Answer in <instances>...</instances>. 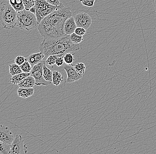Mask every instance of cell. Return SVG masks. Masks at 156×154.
Listing matches in <instances>:
<instances>
[{
    "mask_svg": "<svg viewBox=\"0 0 156 154\" xmlns=\"http://www.w3.org/2000/svg\"><path fill=\"white\" fill-rule=\"evenodd\" d=\"M94 1V2H95V0H80V2H83V1Z\"/></svg>",
    "mask_w": 156,
    "mask_h": 154,
    "instance_id": "33",
    "label": "cell"
},
{
    "mask_svg": "<svg viewBox=\"0 0 156 154\" xmlns=\"http://www.w3.org/2000/svg\"><path fill=\"white\" fill-rule=\"evenodd\" d=\"M45 61L42 60L41 62L36 64L33 67L31 71V76L34 77L37 86L48 85L51 84V82L48 81L44 79L43 77V66Z\"/></svg>",
    "mask_w": 156,
    "mask_h": 154,
    "instance_id": "6",
    "label": "cell"
},
{
    "mask_svg": "<svg viewBox=\"0 0 156 154\" xmlns=\"http://www.w3.org/2000/svg\"><path fill=\"white\" fill-rule=\"evenodd\" d=\"M64 63L68 65H73V63L75 61L73 54L71 52L66 53L63 56Z\"/></svg>",
    "mask_w": 156,
    "mask_h": 154,
    "instance_id": "22",
    "label": "cell"
},
{
    "mask_svg": "<svg viewBox=\"0 0 156 154\" xmlns=\"http://www.w3.org/2000/svg\"><path fill=\"white\" fill-rule=\"evenodd\" d=\"M46 65L45 63L43 66V77L46 81L52 82L53 72Z\"/></svg>",
    "mask_w": 156,
    "mask_h": 154,
    "instance_id": "18",
    "label": "cell"
},
{
    "mask_svg": "<svg viewBox=\"0 0 156 154\" xmlns=\"http://www.w3.org/2000/svg\"><path fill=\"white\" fill-rule=\"evenodd\" d=\"M71 41L75 44H79L83 40V36L76 34L75 33L70 35Z\"/></svg>",
    "mask_w": 156,
    "mask_h": 154,
    "instance_id": "20",
    "label": "cell"
},
{
    "mask_svg": "<svg viewBox=\"0 0 156 154\" xmlns=\"http://www.w3.org/2000/svg\"><path fill=\"white\" fill-rule=\"evenodd\" d=\"M8 1H3L1 5L0 20L2 28L10 29L17 27V12Z\"/></svg>",
    "mask_w": 156,
    "mask_h": 154,
    "instance_id": "3",
    "label": "cell"
},
{
    "mask_svg": "<svg viewBox=\"0 0 156 154\" xmlns=\"http://www.w3.org/2000/svg\"><path fill=\"white\" fill-rule=\"evenodd\" d=\"M62 55H51L49 56L46 60H45V63L46 65L50 66H53L55 64L56 59L60 56H63Z\"/></svg>",
    "mask_w": 156,
    "mask_h": 154,
    "instance_id": "21",
    "label": "cell"
},
{
    "mask_svg": "<svg viewBox=\"0 0 156 154\" xmlns=\"http://www.w3.org/2000/svg\"><path fill=\"white\" fill-rule=\"evenodd\" d=\"M35 15L39 24L41 20L56 10L57 7L51 5L46 0H36Z\"/></svg>",
    "mask_w": 156,
    "mask_h": 154,
    "instance_id": "5",
    "label": "cell"
},
{
    "mask_svg": "<svg viewBox=\"0 0 156 154\" xmlns=\"http://www.w3.org/2000/svg\"><path fill=\"white\" fill-rule=\"evenodd\" d=\"M29 11H30L31 12L35 14V13H36V8H35V6L33 7V8H32Z\"/></svg>",
    "mask_w": 156,
    "mask_h": 154,
    "instance_id": "32",
    "label": "cell"
},
{
    "mask_svg": "<svg viewBox=\"0 0 156 154\" xmlns=\"http://www.w3.org/2000/svg\"><path fill=\"white\" fill-rule=\"evenodd\" d=\"M63 81L62 75L57 71H54L52 76V84L56 86H58Z\"/></svg>",
    "mask_w": 156,
    "mask_h": 154,
    "instance_id": "17",
    "label": "cell"
},
{
    "mask_svg": "<svg viewBox=\"0 0 156 154\" xmlns=\"http://www.w3.org/2000/svg\"><path fill=\"white\" fill-rule=\"evenodd\" d=\"M63 69L66 71L67 74V79L66 83H73L75 81H79L83 78V75L80 74L75 70L73 65H68L66 64L63 67Z\"/></svg>",
    "mask_w": 156,
    "mask_h": 154,
    "instance_id": "9",
    "label": "cell"
},
{
    "mask_svg": "<svg viewBox=\"0 0 156 154\" xmlns=\"http://www.w3.org/2000/svg\"><path fill=\"white\" fill-rule=\"evenodd\" d=\"M6 1H9V0H6Z\"/></svg>",
    "mask_w": 156,
    "mask_h": 154,
    "instance_id": "34",
    "label": "cell"
},
{
    "mask_svg": "<svg viewBox=\"0 0 156 154\" xmlns=\"http://www.w3.org/2000/svg\"><path fill=\"white\" fill-rule=\"evenodd\" d=\"M21 70L23 73H30L32 71L33 67L29 61L26 60L22 65L20 66Z\"/></svg>",
    "mask_w": 156,
    "mask_h": 154,
    "instance_id": "24",
    "label": "cell"
},
{
    "mask_svg": "<svg viewBox=\"0 0 156 154\" xmlns=\"http://www.w3.org/2000/svg\"><path fill=\"white\" fill-rule=\"evenodd\" d=\"M44 58H45L44 54L42 52L40 51V52L28 56L26 57V60L29 61L32 67H33L36 64L41 62Z\"/></svg>",
    "mask_w": 156,
    "mask_h": 154,
    "instance_id": "12",
    "label": "cell"
},
{
    "mask_svg": "<svg viewBox=\"0 0 156 154\" xmlns=\"http://www.w3.org/2000/svg\"><path fill=\"white\" fill-rule=\"evenodd\" d=\"M26 58L22 56H18L15 59V62L17 65L20 66L26 61Z\"/></svg>",
    "mask_w": 156,
    "mask_h": 154,
    "instance_id": "27",
    "label": "cell"
},
{
    "mask_svg": "<svg viewBox=\"0 0 156 154\" xmlns=\"http://www.w3.org/2000/svg\"><path fill=\"white\" fill-rule=\"evenodd\" d=\"M36 81L34 77L30 76L24 79L18 84L19 88H33L36 84Z\"/></svg>",
    "mask_w": 156,
    "mask_h": 154,
    "instance_id": "13",
    "label": "cell"
},
{
    "mask_svg": "<svg viewBox=\"0 0 156 154\" xmlns=\"http://www.w3.org/2000/svg\"><path fill=\"white\" fill-rule=\"evenodd\" d=\"M77 27L74 17H71L65 21L63 26V30L66 35H70L75 33Z\"/></svg>",
    "mask_w": 156,
    "mask_h": 154,
    "instance_id": "11",
    "label": "cell"
},
{
    "mask_svg": "<svg viewBox=\"0 0 156 154\" xmlns=\"http://www.w3.org/2000/svg\"><path fill=\"white\" fill-rule=\"evenodd\" d=\"M31 75L30 73H22L19 74L12 76L10 79L11 82L13 84H18L24 79Z\"/></svg>",
    "mask_w": 156,
    "mask_h": 154,
    "instance_id": "15",
    "label": "cell"
},
{
    "mask_svg": "<svg viewBox=\"0 0 156 154\" xmlns=\"http://www.w3.org/2000/svg\"><path fill=\"white\" fill-rule=\"evenodd\" d=\"M22 1L26 10L29 11L32 8L35 6L36 0H22Z\"/></svg>",
    "mask_w": 156,
    "mask_h": 154,
    "instance_id": "26",
    "label": "cell"
},
{
    "mask_svg": "<svg viewBox=\"0 0 156 154\" xmlns=\"http://www.w3.org/2000/svg\"><path fill=\"white\" fill-rule=\"evenodd\" d=\"M75 33L76 34L83 36L86 33H87V30L82 27H77L75 30Z\"/></svg>",
    "mask_w": 156,
    "mask_h": 154,
    "instance_id": "28",
    "label": "cell"
},
{
    "mask_svg": "<svg viewBox=\"0 0 156 154\" xmlns=\"http://www.w3.org/2000/svg\"><path fill=\"white\" fill-rule=\"evenodd\" d=\"M46 1L51 5L56 7L60 5L61 4L59 0H46Z\"/></svg>",
    "mask_w": 156,
    "mask_h": 154,
    "instance_id": "29",
    "label": "cell"
},
{
    "mask_svg": "<svg viewBox=\"0 0 156 154\" xmlns=\"http://www.w3.org/2000/svg\"><path fill=\"white\" fill-rule=\"evenodd\" d=\"M39 23L35 14L26 9L17 12V27L22 30L31 31L38 27Z\"/></svg>",
    "mask_w": 156,
    "mask_h": 154,
    "instance_id": "4",
    "label": "cell"
},
{
    "mask_svg": "<svg viewBox=\"0 0 156 154\" xmlns=\"http://www.w3.org/2000/svg\"><path fill=\"white\" fill-rule=\"evenodd\" d=\"M1 144V151L0 153L1 154H9L11 149L10 144H5L3 142H0Z\"/></svg>",
    "mask_w": 156,
    "mask_h": 154,
    "instance_id": "23",
    "label": "cell"
},
{
    "mask_svg": "<svg viewBox=\"0 0 156 154\" xmlns=\"http://www.w3.org/2000/svg\"><path fill=\"white\" fill-rule=\"evenodd\" d=\"M0 135L1 142L11 145L15 139L14 134L8 127L1 125L0 127Z\"/></svg>",
    "mask_w": 156,
    "mask_h": 154,
    "instance_id": "10",
    "label": "cell"
},
{
    "mask_svg": "<svg viewBox=\"0 0 156 154\" xmlns=\"http://www.w3.org/2000/svg\"><path fill=\"white\" fill-rule=\"evenodd\" d=\"M72 12L69 8L63 4L57 7L56 10L44 18L39 23L38 30L44 38H58L66 35L63 30L65 21L72 17Z\"/></svg>",
    "mask_w": 156,
    "mask_h": 154,
    "instance_id": "1",
    "label": "cell"
},
{
    "mask_svg": "<svg viewBox=\"0 0 156 154\" xmlns=\"http://www.w3.org/2000/svg\"><path fill=\"white\" fill-rule=\"evenodd\" d=\"M9 67L10 74L12 76L23 73V71L21 70L20 66L17 65L16 63L10 65Z\"/></svg>",
    "mask_w": 156,
    "mask_h": 154,
    "instance_id": "19",
    "label": "cell"
},
{
    "mask_svg": "<svg viewBox=\"0 0 156 154\" xmlns=\"http://www.w3.org/2000/svg\"><path fill=\"white\" fill-rule=\"evenodd\" d=\"M9 2L17 12L25 9L22 0H9Z\"/></svg>",
    "mask_w": 156,
    "mask_h": 154,
    "instance_id": "16",
    "label": "cell"
},
{
    "mask_svg": "<svg viewBox=\"0 0 156 154\" xmlns=\"http://www.w3.org/2000/svg\"><path fill=\"white\" fill-rule=\"evenodd\" d=\"M80 48L79 44H75L71 41L70 35L44 38L39 45V50L43 52L46 58L51 55H64L68 52L77 51Z\"/></svg>",
    "mask_w": 156,
    "mask_h": 154,
    "instance_id": "2",
    "label": "cell"
},
{
    "mask_svg": "<svg viewBox=\"0 0 156 154\" xmlns=\"http://www.w3.org/2000/svg\"><path fill=\"white\" fill-rule=\"evenodd\" d=\"M74 17L77 27H82L87 30L92 24V20L91 17L86 13H78Z\"/></svg>",
    "mask_w": 156,
    "mask_h": 154,
    "instance_id": "8",
    "label": "cell"
},
{
    "mask_svg": "<svg viewBox=\"0 0 156 154\" xmlns=\"http://www.w3.org/2000/svg\"><path fill=\"white\" fill-rule=\"evenodd\" d=\"M75 70H76L77 72L79 74L81 75H83L85 72L86 66L83 63H78L75 65H73Z\"/></svg>",
    "mask_w": 156,
    "mask_h": 154,
    "instance_id": "25",
    "label": "cell"
},
{
    "mask_svg": "<svg viewBox=\"0 0 156 154\" xmlns=\"http://www.w3.org/2000/svg\"><path fill=\"white\" fill-rule=\"evenodd\" d=\"M82 4L83 5L86 6L88 7H92L94 5V1H83V2H81Z\"/></svg>",
    "mask_w": 156,
    "mask_h": 154,
    "instance_id": "31",
    "label": "cell"
},
{
    "mask_svg": "<svg viewBox=\"0 0 156 154\" xmlns=\"http://www.w3.org/2000/svg\"><path fill=\"white\" fill-rule=\"evenodd\" d=\"M63 56H60V57H58L56 60V62H55V65L56 66L58 67H60V66H62L64 63V59H63Z\"/></svg>",
    "mask_w": 156,
    "mask_h": 154,
    "instance_id": "30",
    "label": "cell"
},
{
    "mask_svg": "<svg viewBox=\"0 0 156 154\" xmlns=\"http://www.w3.org/2000/svg\"><path fill=\"white\" fill-rule=\"evenodd\" d=\"M17 95L22 98H27L32 96L34 94V89L33 88H19L17 90Z\"/></svg>",
    "mask_w": 156,
    "mask_h": 154,
    "instance_id": "14",
    "label": "cell"
},
{
    "mask_svg": "<svg viewBox=\"0 0 156 154\" xmlns=\"http://www.w3.org/2000/svg\"><path fill=\"white\" fill-rule=\"evenodd\" d=\"M24 140L21 135L16 134L11 145L9 154H23L28 153V147L24 144Z\"/></svg>",
    "mask_w": 156,
    "mask_h": 154,
    "instance_id": "7",
    "label": "cell"
}]
</instances>
